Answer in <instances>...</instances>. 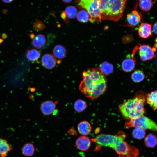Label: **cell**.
I'll return each mask as SVG.
<instances>
[{
  "label": "cell",
  "mask_w": 157,
  "mask_h": 157,
  "mask_svg": "<svg viewBox=\"0 0 157 157\" xmlns=\"http://www.w3.org/2000/svg\"><path fill=\"white\" fill-rule=\"evenodd\" d=\"M82 77L83 79L80 84L79 89L89 99H96L106 91L107 79L99 68L84 70Z\"/></svg>",
  "instance_id": "obj_1"
},
{
  "label": "cell",
  "mask_w": 157,
  "mask_h": 157,
  "mask_svg": "<svg viewBox=\"0 0 157 157\" xmlns=\"http://www.w3.org/2000/svg\"><path fill=\"white\" fill-rule=\"evenodd\" d=\"M126 137L125 133L120 131L115 135L101 134L92 140L97 144L98 147H110L116 151L119 157H126L132 153L135 148L124 141Z\"/></svg>",
  "instance_id": "obj_2"
},
{
  "label": "cell",
  "mask_w": 157,
  "mask_h": 157,
  "mask_svg": "<svg viewBox=\"0 0 157 157\" xmlns=\"http://www.w3.org/2000/svg\"><path fill=\"white\" fill-rule=\"evenodd\" d=\"M146 95L140 92L133 98L123 102L119 105V110L124 118L129 120L143 115L145 113L144 107Z\"/></svg>",
  "instance_id": "obj_3"
},
{
  "label": "cell",
  "mask_w": 157,
  "mask_h": 157,
  "mask_svg": "<svg viewBox=\"0 0 157 157\" xmlns=\"http://www.w3.org/2000/svg\"><path fill=\"white\" fill-rule=\"evenodd\" d=\"M127 0H100L101 19L117 21L122 17Z\"/></svg>",
  "instance_id": "obj_4"
},
{
  "label": "cell",
  "mask_w": 157,
  "mask_h": 157,
  "mask_svg": "<svg viewBox=\"0 0 157 157\" xmlns=\"http://www.w3.org/2000/svg\"><path fill=\"white\" fill-rule=\"evenodd\" d=\"M99 2L100 0H78V5L88 12L92 23L101 21Z\"/></svg>",
  "instance_id": "obj_5"
},
{
  "label": "cell",
  "mask_w": 157,
  "mask_h": 157,
  "mask_svg": "<svg viewBox=\"0 0 157 157\" xmlns=\"http://www.w3.org/2000/svg\"><path fill=\"white\" fill-rule=\"evenodd\" d=\"M125 128L138 127L144 130L149 129L157 132V124L143 115L129 120L125 124Z\"/></svg>",
  "instance_id": "obj_6"
},
{
  "label": "cell",
  "mask_w": 157,
  "mask_h": 157,
  "mask_svg": "<svg viewBox=\"0 0 157 157\" xmlns=\"http://www.w3.org/2000/svg\"><path fill=\"white\" fill-rule=\"evenodd\" d=\"M138 44L139 46H137L139 54L142 61H145L154 58V52L156 51V48L154 47H151L148 45Z\"/></svg>",
  "instance_id": "obj_7"
},
{
  "label": "cell",
  "mask_w": 157,
  "mask_h": 157,
  "mask_svg": "<svg viewBox=\"0 0 157 157\" xmlns=\"http://www.w3.org/2000/svg\"><path fill=\"white\" fill-rule=\"evenodd\" d=\"M41 62L42 66L47 69H51L56 66L57 60L55 57L50 54L46 53L42 57Z\"/></svg>",
  "instance_id": "obj_8"
},
{
  "label": "cell",
  "mask_w": 157,
  "mask_h": 157,
  "mask_svg": "<svg viewBox=\"0 0 157 157\" xmlns=\"http://www.w3.org/2000/svg\"><path fill=\"white\" fill-rule=\"evenodd\" d=\"M91 143V140L90 138L83 135L78 137L75 142L77 148L82 151L87 150L90 147Z\"/></svg>",
  "instance_id": "obj_9"
},
{
  "label": "cell",
  "mask_w": 157,
  "mask_h": 157,
  "mask_svg": "<svg viewBox=\"0 0 157 157\" xmlns=\"http://www.w3.org/2000/svg\"><path fill=\"white\" fill-rule=\"evenodd\" d=\"M139 36L141 38L147 39L152 36V25L148 23L141 22L138 28Z\"/></svg>",
  "instance_id": "obj_10"
},
{
  "label": "cell",
  "mask_w": 157,
  "mask_h": 157,
  "mask_svg": "<svg viewBox=\"0 0 157 157\" xmlns=\"http://www.w3.org/2000/svg\"><path fill=\"white\" fill-rule=\"evenodd\" d=\"M56 101H47L42 102L41 104V110L42 113L44 115H48L54 113L56 110Z\"/></svg>",
  "instance_id": "obj_11"
},
{
  "label": "cell",
  "mask_w": 157,
  "mask_h": 157,
  "mask_svg": "<svg viewBox=\"0 0 157 157\" xmlns=\"http://www.w3.org/2000/svg\"><path fill=\"white\" fill-rule=\"evenodd\" d=\"M142 18V15L135 10L127 15L126 19L129 24L131 26H135L139 24Z\"/></svg>",
  "instance_id": "obj_12"
},
{
  "label": "cell",
  "mask_w": 157,
  "mask_h": 157,
  "mask_svg": "<svg viewBox=\"0 0 157 157\" xmlns=\"http://www.w3.org/2000/svg\"><path fill=\"white\" fill-rule=\"evenodd\" d=\"M136 51L133 50L132 58H128L124 59L122 62L121 67L124 71L129 72L132 71L135 68V61L134 58V56Z\"/></svg>",
  "instance_id": "obj_13"
},
{
  "label": "cell",
  "mask_w": 157,
  "mask_h": 157,
  "mask_svg": "<svg viewBox=\"0 0 157 157\" xmlns=\"http://www.w3.org/2000/svg\"><path fill=\"white\" fill-rule=\"evenodd\" d=\"M67 50L63 46L58 44L54 47L53 50V56L57 59V63H60L61 60L64 58L67 54Z\"/></svg>",
  "instance_id": "obj_14"
},
{
  "label": "cell",
  "mask_w": 157,
  "mask_h": 157,
  "mask_svg": "<svg viewBox=\"0 0 157 157\" xmlns=\"http://www.w3.org/2000/svg\"><path fill=\"white\" fill-rule=\"evenodd\" d=\"M47 42V39L45 36L43 34H39L33 39L32 43L35 47L40 49L43 48Z\"/></svg>",
  "instance_id": "obj_15"
},
{
  "label": "cell",
  "mask_w": 157,
  "mask_h": 157,
  "mask_svg": "<svg viewBox=\"0 0 157 157\" xmlns=\"http://www.w3.org/2000/svg\"><path fill=\"white\" fill-rule=\"evenodd\" d=\"M77 128L79 133L83 136L88 135L92 129L90 124L86 121L80 122L78 125Z\"/></svg>",
  "instance_id": "obj_16"
},
{
  "label": "cell",
  "mask_w": 157,
  "mask_h": 157,
  "mask_svg": "<svg viewBox=\"0 0 157 157\" xmlns=\"http://www.w3.org/2000/svg\"><path fill=\"white\" fill-rule=\"evenodd\" d=\"M146 99L147 103L154 110H157V90L147 94Z\"/></svg>",
  "instance_id": "obj_17"
},
{
  "label": "cell",
  "mask_w": 157,
  "mask_h": 157,
  "mask_svg": "<svg viewBox=\"0 0 157 157\" xmlns=\"http://www.w3.org/2000/svg\"><path fill=\"white\" fill-rule=\"evenodd\" d=\"M12 149L6 140L0 138V157H6Z\"/></svg>",
  "instance_id": "obj_18"
},
{
  "label": "cell",
  "mask_w": 157,
  "mask_h": 157,
  "mask_svg": "<svg viewBox=\"0 0 157 157\" xmlns=\"http://www.w3.org/2000/svg\"><path fill=\"white\" fill-rule=\"evenodd\" d=\"M144 142L147 147L154 148L157 145V137L155 135L149 133L145 138Z\"/></svg>",
  "instance_id": "obj_19"
},
{
  "label": "cell",
  "mask_w": 157,
  "mask_h": 157,
  "mask_svg": "<svg viewBox=\"0 0 157 157\" xmlns=\"http://www.w3.org/2000/svg\"><path fill=\"white\" fill-rule=\"evenodd\" d=\"M35 147L33 145L30 143L25 144L22 148V152L24 156H31L35 152Z\"/></svg>",
  "instance_id": "obj_20"
},
{
  "label": "cell",
  "mask_w": 157,
  "mask_h": 157,
  "mask_svg": "<svg viewBox=\"0 0 157 157\" xmlns=\"http://www.w3.org/2000/svg\"><path fill=\"white\" fill-rule=\"evenodd\" d=\"M99 68L104 75H107L113 72V66L111 64L105 61L100 65Z\"/></svg>",
  "instance_id": "obj_21"
},
{
  "label": "cell",
  "mask_w": 157,
  "mask_h": 157,
  "mask_svg": "<svg viewBox=\"0 0 157 157\" xmlns=\"http://www.w3.org/2000/svg\"><path fill=\"white\" fill-rule=\"evenodd\" d=\"M138 4L142 10L147 12L152 8L153 2L152 0H139Z\"/></svg>",
  "instance_id": "obj_22"
},
{
  "label": "cell",
  "mask_w": 157,
  "mask_h": 157,
  "mask_svg": "<svg viewBox=\"0 0 157 157\" xmlns=\"http://www.w3.org/2000/svg\"><path fill=\"white\" fill-rule=\"evenodd\" d=\"M40 56L39 51L35 49H32L28 51L26 57L28 60L31 62L37 61Z\"/></svg>",
  "instance_id": "obj_23"
},
{
  "label": "cell",
  "mask_w": 157,
  "mask_h": 157,
  "mask_svg": "<svg viewBox=\"0 0 157 157\" xmlns=\"http://www.w3.org/2000/svg\"><path fill=\"white\" fill-rule=\"evenodd\" d=\"M132 132V136L134 138L141 140L145 136L146 132L145 130L138 127H135Z\"/></svg>",
  "instance_id": "obj_24"
},
{
  "label": "cell",
  "mask_w": 157,
  "mask_h": 157,
  "mask_svg": "<svg viewBox=\"0 0 157 157\" xmlns=\"http://www.w3.org/2000/svg\"><path fill=\"white\" fill-rule=\"evenodd\" d=\"M68 18L74 19L77 16L78 11L76 8L72 6L67 7L64 11Z\"/></svg>",
  "instance_id": "obj_25"
},
{
  "label": "cell",
  "mask_w": 157,
  "mask_h": 157,
  "mask_svg": "<svg viewBox=\"0 0 157 157\" xmlns=\"http://www.w3.org/2000/svg\"><path fill=\"white\" fill-rule=\"evenodd\" d=\"M77 19L80 22L86 23L90 20V16L88 12L85 10L83 9L78 13Z\"/></svg>",
  "instance_id": "obj_26"
},
{
  "label": "cell",
  "mask_w": 157,
  "mask_h": 157,
  "mask_svg": "<svg viewBox=\"0 0 157 157\" xmlns=\"http://www.w3.org/2000/svg\"><path fill=\"white\" fill-rule=\"evenodd\" d=\"M145 76L142 71L140 70H135L131 75V78L134 82L138 83L143 81Z\"/></svg>",
  "instance_id": "obj_27"
},
{
  "label": "cell",
  "mask_w": 157,
  "mask_h": 157,
  "mask_svg": "<svg viewBox=\"0 0 157 157\" xmlns=\"http://www.w3.org/2000/svg\"><path fill=\"white\" fill-rule=\"evenodd\" d=\"M87 106L86 102L84 101L79 99L74 103V107L75 110L78 113L81 112L85 109Z\"/></svg>",
  "instance_id": "obj_28"
},
{
  "label": "cell",
  "mask_w": 157,
  "mask_h": 157,
  "mask_svg": "<svg viewBox=\"0 0 157 157\" xmlns=\"http://www.w3.org/2000/svg\"><path fill=\"white\" fill-rule=\"evenodd\" d=\"M45 27V25L42 22L38 20L35 22L33 25V28L36 31H40L44 29Z\"/></svg>",
  "instance_id": "obj_29"
},
{
  "label": "cell",
  "mask_w": 157,
  "mask_h": 157,
  "mask_svg": "<svg viewBox=\"0 0 157 157\" xmlns=\"http://www.w3.org/2000/svg\"><path fill=\"white\" fill-rule=\"evenodd\" d=\"M61 18L64 20V21L66 23H68L69 22L68 20V18H67L64 11H63L61 14Z\"/></svg>",
  "instance_id": "obj_30"
},
{
  "label": "cell",
  "mask_w": 157,
  "mask_h": 157,
  "mask_svg": "<svg viewBox=\"0 0 157 157\" xmlns=\"http://www.w3.org/2000/svg\"><path fill=\"white\" fill-rule=\"evenodd\" d=\"M153 30L154 33L157 35V21L154 24L153 26Z\"/></svg>",
  "instance_id": "obj_31"
},
{
  "label": "cell",
  "mask_w": 157,
  "mask_h": 157,
  "mask_svg": "<svg viewBox=\"0 0 157 157\" xmlns=\"http://www.w3.org/2000/svg\"><path fill=\"white\" fill-rule=\"evenodd\" d=\"M4 2L6 3H10L13 2L14 0H2Z\"/></svg>",
  "instance_id": "obj_32"
},
{
  "label": "cell",
  "mask_w": 157,
  "mask_h": 157,
  "mask_svg": "<svg viewBox=\"0 0 157 157\" xmlns=\"http://www.w3.org/2000/svg\"><path fill=\"white\" fill-rule=\"evenodd\" d=\"M65 3H69L71 2L73 0H62Z\"/></svg>",
  "instance_id": "obj_33"
}]
</instances>
